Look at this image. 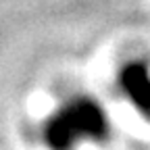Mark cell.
<instances>
[{"mask_svg": "<svg viewBox=\"0 0 150 150\" xmlns=\"http://www.w3.org/2000/svg\"><path fill=\"white\" fill-rule=\"evenodd\" d=\"M46 134L54 148H73L79 140H100L106 134V119L102 108L83 98V102L65 104L48 123Z\"/></svg>", "mask_w": 150, "mask_h": 150, "instance_id": "cell-1", "label": "cell"}]
</instances>
